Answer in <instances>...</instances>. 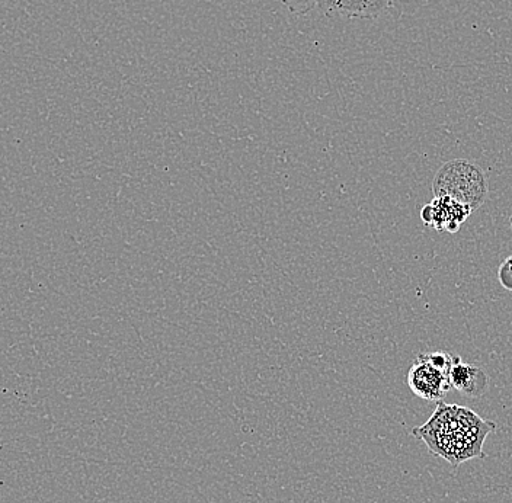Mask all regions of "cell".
I'll use <instances>...</instances> for the list:
<instances>
[{"label": "cell", "mask_w": 512, "mask_h": 503, "mask_svg": "<svg viewBox=\"0 0 512 503\" xmlns=\"http://www.w3.org/2000/svg\"><path fill=\"white\" fill-rule=\"evenodd\" d=\"M495 428L494 422L480 418L472 409L438 402L427 424L416 426L412 434L424 441L434 456L457 469L464 461L486 457L483 444Z\"/></svg>", "instance_id": "obj_1"}, {"label": "cell", "mask_w": 512, "mask_h": 503, "mask_svg": "<svg viewBox=\"0 0 512 503\" xmlns=\"http://www.w3.org/2000/svg\"><path fill=\"white\" fill-rule=\"evenodd\" d=\"M435 197H450L459 203L478 210L486 201L489 185L485 172L473 162L464 159L450 160L441 166L432 181Z\"/></svg>", "instance_id": "obj_2"}, {"label": "cell", "mask_w": 512, "mask_h": 503, "mask_svg": "<svg viewBox=\"0 0 512 503\" xmlns=\"http://www.w3.org/2000/svg\"><path fill=\"white\" fill-rule=\"evenodd\" d=\"M406 381L412 393L427 402H443L451 389L450 373L435 367L425 354L416 357Z\"/></svg>", "instance_id": "obj_3"}, {"label": "cell", "mask_w": 512, "mask_h": 503, "mask_svg": "<svg viewBox=\"0 0 512 503\" xmlns=\"http://www.w3.org/2000/svg\"><path fill=\"white\" fill-rule=\"evenodd\" d=\"M469 205L459 203L450 197H435L432 203L421 210L425 226L437 232L457 233L464 221L472 214Z\"/></svg>", "instance_id": "obj_4"}, {"label": "cell", "mask_w": 512, "mask_h": 503, "mask_svg": "<svg viewBox=\"0 0 512 503\" xmlns=\"http://www.w3.org/2000/svg\"><path fill=\"white\" fill-rule=\"evenodd\" d=\"M396 0H320L318 8L326 16L373 19L389 11Z\"/></svg>", "instance_id": "obj_5"}, {"label": "cell", "mask_w": 512, "mask_h": 503, "mask_svg": "<svg viewBox=\"0 0 512 503\" xmlns=\"http://www.w3.org/2000/svg\"><path fill=\"white\" fill-rule=\"evenodd\" d=\"M451 387L469 397L483 396L489 389V377L482 368L463 362L456 357L450 370Z\"/></svg>", "instance_id": "obj_6"}, {"label": "cell", "mask_w": 512, "mask_h": 503, "mask_svg": "<svg viewBox=\"0 0 512 503\" xmlns=\"http://www.w3.org/2000/svg\"><path fill=\"white\" fill-rule=\"evenodd\" d=\"M291 14L303 15L318 8L320 0H280Z\"/></svg>", "instance_id": "obj_7"}, {"label": "cell", "mask_w": 512, "mask_h": 503, "mask_svg": "<svg viewBox=\"0 0 512 503\" xmlns=\"http://www.w3.org/2000/svg\"><path fill=\"white\" fill-rule=\"evenodd\" d=\"M498 280L505 290L512 291V256L505 259L499 267Z\"/></svg>", "instance_id": "obj_8"}, {"label": "cell", "mask_w": 512, "mask_h": 503, "mask_svg": "<svg viewBox=\"0 0 512 503\" xmlns=\"http://www.w3.org/2000/svg\"><path fill=\"white\" fill-rule=\"evenodd\" d=\"M511 227H512V217H511Z\"/></svg>", "instance_id": "obj_9"}]
</instances>
